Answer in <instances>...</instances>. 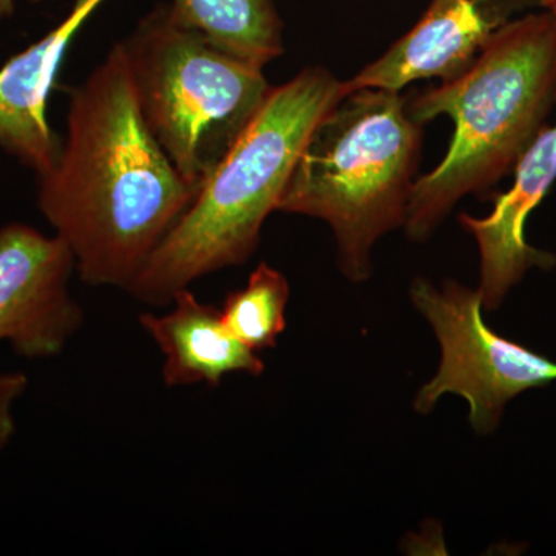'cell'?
Masks as SVG:
<instances>
[{"label": "cell", "instance_id": "cell-1", "mask_svg": "<svg viewBox=\"0 0 556 556\" xmlns=\"http://www.w3.org/2000/svg\"><path fill=\"white\" fill-rule=\"evenodd\" d=\"M38 182L80 280L124 291L195 200L142 118L121 42L72 91L60 156Z\"/></svg>", "mask_w": 556, "mask_h": 556}, {"label": "cell", "instance_id": "cell-2", "mask_svg": "<svg viewBox=\"0 0 556 556\" xmlns=\"http://www.w3.org/2000/svg\"><path fill=\"white\" fill-rule=\"evenodd\" d=\"M556 104V20L548 11L515 17L456 78L417 94L419 124L448 116L452 144L437 169L416 178L404 228L428 239L460 199L484 192L514 169Z\"/></svg>", "mask_w": 556, "mask_h": 556}, {"label": "cell", "instance_id": "cell-3", "mask_svg": "<svg viewBox=\"0 0 556 556\" xmlns=\"http://www.w3.org/2000/svg\"><path fill=\"white\" fill-rule=\"evenodd\" d=\"M345 91L343 80L318 65L273 87L257 116L131 280L126 289L131 298L167 306L193 281L251 258L306 139Z\"/></svg>", "mask_w": 556, "mask_h": 556}, {"label": "cell", "instance_id": "cell-4", "mask_svg": "<svg viewBox=\"0 0 556 556\" xmlns=\"http://www.w3.org/2000/svg\"><path fill=\"white\" fill-rule=\"evenodd\" d=\"M422 148V124L383 89L346 90L300 152L277 212L324 219L348 280H368L376 241L402 228Z\"/></svg>", "mask_w": 556, "mask_h": 556}, {"label": "cell", "instance_id": "cell-5", "mask_svg": "<svg viewBox=\"0 0 556 556\" xmlns=\"http://www.w3.org/2000/svg\"><path fill=\"white\" fill-rule=\"evenodd\" d=\"M121 46L149 130L200 190L268 100L263 68L182 27L169 3L142 17Z\"/></svg>", "mask_w": 556, "mask_h": 556}, {"label": "cell", "instance_id": "cell-6", "mask_svg": "<svg viewBox=\"0 0 556 556\" xmlns=\"http://www.w3.org/2000/svg\"><path fill=\"white\" fill-rule=\"evenodd\" d=\"M409 298L441 345L437 376L416 394L419 415H428L444 394H456L466 399L471 428L489 434L511 399L555 382L556 362L486 327L478 289L455 280L438 288L419 277L409 287Z\"/></svg>", "mask_w": 556, "mask_h": 556}, {"label": "cell", "instance_id": "cell-7", "mask_svg": "<svg viewBox=\"0 0 556 556\" xmlns=\"http://www.w3.org/2000/svg\"><path fill=\"white\" fill-rule=\"evenodd\" d=\"M73 269L60 237L21 223L0 228V342L28 358L61 354L84 321L68 291Z\"/></svg>", "mask_w": 556, "mask_h": 556}, {"label": "cell", "instance_id": "cell-8", "mask_svg": "<svg viewBox=\"0 0 556 556\" xmlns=\"http://www.w3.org/2000/svg\"><path fill=\"white\" fill-rule=\"evenodd\" d=\"M541 0H431L424 16L345 90L401 91L415 80H448L466 72L514 14Z\"/></svg>", "mask_w": 556, "mask_h": 556}, {"label": "cell", "instance_id": "cell-9", "mask_svg": "<svg viewBox=\"0 0 556 556\" xmlns=\"http://www.w3.org/2000/svg\"><path fill=\"white\" fill-rule=\"evenodd\" d=\"M514 169V185L497 197L490 215H459L463 228L477 240L481 260L478 292L486 311L500 308L530 269L556 265V255L530 247L525 236L527 217L556 179V123L541 129Z\"/></svg>", "mask_w": 556, "mask_h": 556}, {"label": "cell", "instance_id": "cell-10", "mask_svg": "<svg viewBox=\"0 0 556 556\" xmlns=\"http://www.w3.org/2000/svg\"><path fill=\"white\" fill-rule=\"evenodd\" d=\"M104 0H75L67 17L0 68V148L39 177L53 169L62 139L47 105L65 51Z\"/></svg>", "mask_w": 556, "mask_h": 556}, {"label": "cell", "instance_id": "cell-11", "mask_svg": "<svg viewBox=\"0 0 556 556\" xmlns=\"http://www.w3.org/2000/svg\"><path fill=\"white\" fill-rule=\"evenodd\" d=\"M166 314L142 313L139 324L164 356L167 387H218L232 372L260 376L265 362L226 328L217 306L182 289Z\"/></svg>", "mask_w": 556, "mask_h": 556}, {"label": "cell", "instance_id": "cell-12", "mask_svg": "<svg viewBox=\"0 0 556 556\" xmlns=\"http://www.w3.org/2000/svg\"><path fill=\"white\" fill-rule=\"evenodd\" d=\"M175 21L211 46L265 67L283 54V22L273 0H172Z\"/></svg>", "mask_w": 556, "mask_h": 556}, {"label": "cell", "instance_id": "cell-13", "mask_svg": "<svg viewBox=\"0 0 556 556\" xmlns=\"http://www.w3.org/2000/svg\"><path fill=\"white\" fill-rule=\"evenodd\" d=\"M289 285L268 263L252 270L247 287L230 292L219 313L226 328L252 351L268 350L287 329Z\"/></svg>", "mask_w": 556, "mask_h": 556}, {"label": "cell", "instance_id": "cell-14", "mask_svg": "<svg viewBox=\"0 0 556 556\" xmlns=\"http://www.w3.org/2000/svg\"><path fill=\"white\" fill-rule=\"evenodd\" d=\"M27 376L24 372L0 375V450L13 434L14 420L11 408H13L14 401L27 390Z\"/></svg>", "mask_w": 556, "mask_h": 556}, {"label": "cell", "instance_id": "cell-15", "mask_svg": "<svg viewBox=\"0 0 556 556\" xmlns=\"http://www.w3.org/2000/svg\"><path fill=\"white\" fill-rule=\"evenodd\" d=\"M20 0H0V21L11 16L16 10V5Z\"/></svg>", "mask_w": 556, "mask_h": 556}, {"label": "cell", "instance_id": "cell-16", "mask_svg": "<svg viewBox=\"0 0 556 556\" xmlns=\"http://www.w3.org/2000/svg\"><path fill=\"white\" fill-rule=\"evenodd\" d=\"M541 7L548 11L556 20V0H541Z\"/></svg>", "mask_w": 556, "mask_h": 556}]
</instances>
